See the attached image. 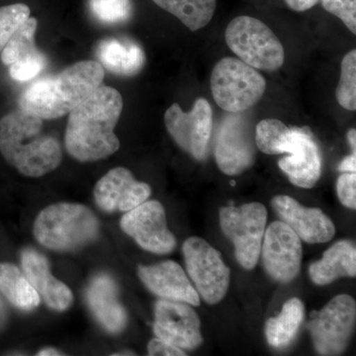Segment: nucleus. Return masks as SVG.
I'll use <instances>...</instances> for the list:
<instances>
[{
    "instance_id": "1",
    "label": "nucleus",
    "mask_w": 356,
    "mask_h": 356,
    "mask_svg": "<svg viewBox=\"0 0 356 356\" xmlns=\"http://www.w3.org/2000/svg\"><path fill=\"white\" fill-rule=\"evenodd\" d=\"M123 110L119 91L100 86L69 114L65 134L67 153L81 163L100 161L120 147L114 130Z\"/></svg>"
},
{
    "instance_id": "2",
    "label": "nucleus",
    "mask_w": 356,
    "mask_h": 356,
    "mask_svg": "<svg viewBox=\"0 0 356 356\" xmlns=\"http://www.w3.org/2000/svg\"><path fill=\"white\" fill-rule=\"evenodd\" d=\"M43 121L21 109L0 119V153L25 177H44L62 163L60 142L44 132Z\"/></svg>"
},
{
    "instance_id": "3",
    "label": "nucleus",
    "mask_w": 356,
    "mask_h": 356,
    "mask_svg": "<svg viewBox=\"0 0 356 356\" xmlns=\"http://www.w3.org/2000/svg\"><path fill=\"white\" fill-rule=\"evenodd\" d=\"M104 76V67L99 63H76L30 84L20 96L19 109L43 120L60 118L102 86Z\"/></svg>"
},
{
    "instance_id": "4",
    "label": "nucleus",
    "mask_w": 356,
    "mask_h": 356,
    "mask_svg": "<svg viewBox=\"0 0 356 356\" xmlns=\"http://www.w3.org/2000/svg\"><path fill=\"white\" fill-rule=\"evenodd\" d=\"M97 217L86 206L57 203L39 213L33 234L40 245L57 252H70L95 242L99 235Z\"/></svg>"
},
{
    "instance_id": "5",
    "label": "nucleus",
    "mask_w": 356,
    "mask_h": 356,
    "mask_svg": "<svg viewBox=\"0 0 356 356\" xmlns=\"http://www.w3.org/2000/svg\"><path fill=\"white\" fill-rule=\"evenodd\" d=\"M266 89L264 77L240 58H222L211 74L215 102L229 113H242L252 108L261 99Z\"/></svg>"
},
{
    "instance_id": "6",
    "label": "nucleus",
    "mask_w": 356,
    "mask_h": 356,
    "mask_svg": "<svg viewBox=\"0 0 356 356\" xmlns=\"http://www.w3.org/2000/svg\"><path fill=\"white\" fill-rule=\"evenodd\" d=\"M229 49L254 69L274 72L284 63V48L268 26L250 16H238L225 32Z\"/></svg>"
},
{
    "instance_id": "7",
    "label": "nucleus",
    "mask_w": 356,
    "mask_h": 356,
    "mask_svg": "<svg viewBox=\"0 0 356 356\" xmlns=\"http://www.w3.org/2000/svg\"><path fill=\"white\" fill-rule=\"evenodd\" d=\"M266 221V209L261 203L229 206L220 210L222 233L235 245L236 261L247 270L254 268L259 261Z\"/></svg>"
},
{
    "instance_id": "8",
    "label": "nucleus",
    "mask_w": 356,
    "mask_h": 356,
    "mask_svg": "<svg viewBox=\"0 0 356 356\" xmlns=\"http://www.w3.org/2000/svg\"><path fill=\"white\" fill-rule=\"evenodd\" d=\"M182 252L187 273L199 296L210 305L219 303L226 296L231 276L220 252L197 236L187 238Z\"/></svg>"
},
{
    "instance_id": "9",
    "label": "nucleus",
    "mask_w": 356,
    "mask_h": 356,
    "mask_svg": "<svg viewBox=\"0 0 356 356\" xmlns=\"http://www.w3.org/2000/svg\"><path fill=\"white\" fill-rule=\"evenodd\" d=\"M355 318V300L346 294L334 297L314 314L307 327L316 350L321 355H341L350 343Z\"/></svg>"
},
{
    "instance_id": "10",
    "label": "nucleus",
    "mask_w": 356,
    "mask_h": 356,
    "mask_svg": "<svg viewBox=\"0 0 356 356\" xmlns=\"http://www.w3.org/2000/svg\"><path fill=\"white\" fill-rule=\"evenodd\" d=\"M165 123L178 146L198 161L206 158L213 128V112L207 100L199 98L189 112L175 103L166 110Z\"/></svg>"
},
{
    "instance_id": "11",
    "label": "nucleus",
    "mask_w": 356,
    "mask_h": 356,
    "mask_svg": "<svg viewBox=\"0 0 356 356\" xmlns=\"http://www.w3.org/2000/svg\"><path fill=\"white\" fill-rule=\"evenodd\" d=\"M121 229L140 248L156 254H170L177 238L168 228L165 211L159 201H145L122 217Z\"/></svg>"
},
{
    "instance_id": "12",
    "label": "nucleus",
    "mask_w": 356,
    "mask_h": 356,
    "mask_svg": "<svg viewBox=\"0 0 356 356\" xmlns=\"http://www.w3.org/2000/svg\"><path fill=\"white\" fill-rule=\"evenodd\" d=\"M261 252L264 268L274 280L288 283L298 275L303 254L301 240L284 222H274L264 232Z\"/></svg>"
},
{
    "instance_id": "13",
    "label": "nucleus",
    "mask_w": 356,
    "mask_h": 356,
    "mask_svg": "<svg viewBox=\"0 0 356 356\" xmlns=\"http://www.w3.org/2000/svg\"><path fill=\"white\" fill-rule=\"evenodd\" d=\"M154 332L156 337L180 350H194L202 343L200 318L186 303L161 299L154 307Z\"/></svg>"
},
{
    "instance_id": "14",
    "label": "nucleus",
    "mask_w": 356,
    "mask_h": 356,
    "mask_svg": "<svg viewBox=\"0 0 356 356\" xmlns=\"http://www.w3.org/2000/svg\"><path fill=\"white\" fill-rule=\"evenodd\" d=\"M254 142L242 117H227L220 127L215 147V159L220 170L232 177L248 170L255 161Z\"/></svg>"
},
{
    "instance_id": "15",
    "label": "nucleus",
    "mask_w": 356,
    "mask_h": 356,
    "mask_svg": "<svg viewBox=\"0 0 356 356\" xmlns=\"http://www.w3.org/2000/svg\"><path fill=\"white\" fill-rule=\"evenodd\" d=\"M149 184L138 181L125 168H115L100 178L95 187L96 205L105 212H128L151 195Z\"/></svg>"
},
{
    "instance_id": "16",
    "label": "nucleus",
    "mask_w": 356,
    "mask_h": 356,
    "mask_svg": "<svg viewBox=\"0 0 356 356\" xmlns=\"http://www.w3.org/2000/svg\"><path fill=\"white\" fill-rule=\"evenodd\" d=\"M289 154L280 161V168L295 186L312 188L320 179L322 159L308 129H291L286 147Z\"/></svg>"
},
{
    "instance_id": "17",
    "label": "nucleus",
    "mask_w": 356,
    "mask_h": 356,
    "mask_svg": "<svg viewBox=\"0 0 356 356\" xmlns=\"http://www.w3.org/2000/svg\"><path fill=\"white\" fill-rule=\"evenodd\" d=\"M273 207L281 221L288 225L303 242L327 243L336 234L334 222L322 210L304 207L290 196H275Z\"/></svg>"
},
{
    "instance_id": "18",
    "label": "nucleus",
    "mask_w": 356,
    "mask_h": 356,
    "mask_svg": "<svg viewBox=\"0 0 356 356\" xmlns=\"http://www.w3.org/2000/svg\"><path fill=\"white\" fill-rule=\"evenodd\" d=\"M138 274L147 289L161 299L200 305V296L182 267L166 261L149 266H140Z\"/></svg>"
},
{
    "instance_id": "19",
    "label": "nucleus",
    "mask_w": 356,
    "mask_h": 356,
    "mask_svg": "<svg viewBox=\"0 0 356 356\" xmlns=\"http://www.w3.org/2000/svg\"><path fill=\"white\" fill-rule=\"evenodd\" d=\"M21 264L26 277L51 310L64 312L72 306L74 295L65 283L54 277L43 254L26 248L21 254Z\"/></svg>"
},
{
    "instance_id": "20",
    "label": "nucleus",
    "mask_w": 356,
    "mask_h": 356,
    "mask_svg": "<svg viewBox=\"0 0 356 356\" xmlns=\"http://www.w3.org/2000/svg\"><path fill=\"white\" fill-rule=\"evenodd\" d=\"M91 313L99 324L111 334H120L127 325L128 316L118 298V288L111 276L100 273L95 276L86 290Z\"/></svg>"
},
{
    "instance_id": "21",
    "label": "nucleus",
    "mask_w": 356,
    "mask_h": 356,
    "mask_svg": "<svg viewBox=\"0 0 356 356\" xmlns=\"http://www.w3.org/2000/svg\"><path fill=\"white\" fill-rule=\"evenodd\" d=\"M99 64L122 76H132L144 67L146 55L140 44L130 40L110 38L98 44Z\"/></svg>"
},
{
    "instance_id": "22",
    "label": "nucleus",
    "mask_w": 356,
    "mask_h": 356,
    "mask_svg": "<svg viewBox=\"0 0 356 356\" xmlns=\"http://www.w3.org/2000/svg\"><path fill=\"white\" fill-rule=\"evenodd\" d=\"M311 280L324 286L341 277H355L356 250L350 241H339L330 248L323 259L311 264Z\"/></svg>"
},
{
    "instance_id": "23",
    "label": "nucleus",
    "mask_w": 356,
    "mask_h": 356,
    "mask_svg": "<svg viewBox=\"0 0 356 356\" xmlns=\"http://www.w3.org/2000/svg\"><path fill=\"white\" fill-rule=\"evenodd\" d=\"M0 292L16 308L31 311L39 306L41 298L24 273L13 264L0 262Z\"/></svg>"
},
{
    "instance_id": "24",
    "label": "nucleus",
    "mask_w": 356,
    "mask_h": 356,
    "mask_svg": "<svg viewBox=\"0 0 356 356\" xmlns=\"http://www.w3.org/2000/svg\"><path fill=\"white\" fill-rule=\"evenodd\" d=\"M304 304L298 298L288 300L277 317L268 318L266 339L273 348H284L296 337L304 320Z\"/></svg>"
},
{
    "instance_id": "25",
    "label": "nucleus",
    "mask_w": 356,
    "mask_h": 356,
    "mask_svg": "<svg viewBox=\"0 0 356 356\" xmlns=\"http://www.w3.org/2000/svg\"><path fill=\"white\" fill-rule=\"evenodd\" d=\"M156 6L172 14L189 30L197 31L209 24L216 11L217 0H153Z\"/></svg>"
},
{
    "instance_id": "26",
    "label": "nucleus",
    "mask_w": 356,
    "mask_h": 356,
    "mask_svg": "<svg viewBox=\"0 0 356 356\" xmlns=\"http://www.w3.org/2000/svg\"><path fill=\"white\" fill-rule=\"evenodd\" d=\"M38 21L36 18L29 17L21 25L8 43L0 53V60L6 65H11L19 60H27L42 55V51L35 43Z\"/></svg>"
},
{
    "instance_id": "27",
    "label": "nucleus",
    "mask_w": 356,
    "mask_h": 356,
    "mask_svg": "<svg viewBox=\"0 0 356 356\" xmlns=\"http://www.w3.org/2000/svg\"><path fill=\"white\" fill-rule=\"evenodd\" d=\"M291 129L277 119H266L255 129V145L266 154H286Z\"/></svg>"
},
{
    "instance_id": "28",
    "label": "nucleus",
    "mask_w": 356,
    "mask_h": 356,
    "mask_svg": "<svg viewBox=\"0 0 356 356\" xmlns=\"http://www.w3.org/2000/svg\"><path fill=\"white\" fill-rule=\"evenodd\" d=\"M337 102L344 109H356V51L346 54L341 62V79L336 90Z\"/></svg>"
},
{
    "instance_id": "29",
    "label": "nucleus",
    "mask_w": 356,
    "mask_h": 356,
    "mask_svg": "<svg viewBox=\"0 0 356 356\" xmlns=\"http://www.w3.org/2000/svg\"><path fill=\"white\" fill-rule=\"evenodd\" d=\"M89 10L104 24H119L132 15L131 0H88Z\"/></svg>"
},
{
    "instance_id": "30",
    "label": "nucleus",
    "mask_w": 356,
    "mask_h": 356,
    "mask_svg": "<svg viewBox=\"0 0 356 356\" xmlns=\"http://www.w3.org/2000/svg\"><path fill=\"white\" fill-rule=\"evenodd\" d=\"M29 6L24 3L0 7V53L21 25L30 17Z\"/></svg>"
},
{
    "instance_id": "31",
    "label": "nucleus",
    "mask_w": 356,
    "mask_h": 356,
    "mask_svg": "<svg viewBox=\"0 0 356 356\" xmlns=\"http://www.w3.org/2000/svg\"><path fill=\"white\" fill-rule=\"evenodd\" d=\"M47 65L44 54L37 57L19 60L9 65V74L14 81L19 83L31 81L43 72Z\"/></svg>"
},
{
    "instance_id": "32",
    "label": "nucleus",
    "mask_w": 356,
    "mask_h": 356,
    "mask_svg": "<svg viewBox=\"0 0 356 356\" xmlns=\"http://www.w3.org/2000/svg\"><path fill=\"white\" fill-rule=\"evenodd\" d=\"M323 7L343 21L353 34L356 33V0H321Z\"/></svg>"
},
{
    "instance_id": "33",
    "label": "nucleus",
    "mask_w": 356,
    "mask_h": 356,
    "mask_svg": "<svg viewBox=\"0 0 356 356\" xmlns=\"http://www.w3.org/2000/svg\"><path fill=\"white\" fill-rule=\"evenodd\" d=\"M337 195L339 200L346 207L350 209L356 208V175L355 173H344L337 179Z\"/></svg>"
},
{
    "instance_id": "34",
    "label": "nucleus",
    "mask_w": 356,
    "mask_h": 356,
    "mask_svg": "<svg viewBox=\"0 0 356 356\" xmlns=\"http://www.w3.org/2000/svg\"><path fill=\"white\" fill-rule=\"evenodd\" d=\"M147 351H149V355L151 356H184L186 353L184 350H180L173 344L168 343V341H163V339H152L147 344Z\"/></svg>"
},
{
    "instance_id": "35",
    "label": "nucleus",
    "mask_w": 356,
    "mask_h": 356,
    "mask_svg": "<svg viewBox=\"0 0 356 356\" xmlns=\"http://www.w3.org/2000/svg\"><path fill=\"white\" fill-rule=\"evenodd\" d=\"M284 1L292 10L302 13L315 6L321 0H284Z\"/></svg>"
},
{
    "instance_id": "36",
    "label": "nucleus",
    "mask_w": 356,
    "mask_h": 356,
    "mask_svg": "<svg viewBox=\"0 0 356 356\" xmlns=\"http://www.w3.org/2000/svg\"><path fill=\"white\" fill-rule=\"evenodd\" d=\"M339 172L355 173L356 172V153L346 156V159L341 161V165L339 166Z\"/></svg>"
},
{
    "instance_id": "37",
    "label": "nucleus",
    "mask_w": 356,
    "mask_h": 356,
    "mask_svg": "<svg viewBox=\"0 0 356 356\" xmlns=\"http://www.w3.org/2000/svg\"><path fill=\"white\" fill-rule=\"evenodd\" d=\"M7 321L6 307L4 305L3 301L0 298V330L4 327Z\"/></svg>"
},
{
    "instance_id": "38",
    "label": "nucleus",
    "mask_w": 356,
    "mask_h": 356,
    "mask_svg": "<svg viewBox=\"0 0 356 356\" xmlns=\"http://www.w3.org/2000/svg\"><path fill=\"white\" fill-rule=\"evenodd\" d=\"M39 356H57V355H64L63 353H60V351L55 350V348H44V350H42L39 351Z\"/></svg>"
},
{
    "instance_id": "39",
    "label": "nucleus",
    "mask_w": 356,
    "mask_h": 356,
    "mask_svg": "<svg viewBox=\"0 0 356 356\" xmlns=\"http://www.w3.org/2000/svg\"><path fill=\"white\" fill-rule=\"evenodd\" d=\"M348 142H350V147H353V153L356 151V131L355 129H350V132L348 134Z\"/></svg>"
},
{
    "instance_id": "40",
    "label": "nucleus",
    "mask_w": 356,
    "mask_h": 356,
    "mask_svg": "<svg viewBox=\"0 0 356 356\" xmlns=\"http://www.w3.org/2000/svg\"><path fill=\"white\" fill-rule=\"evenodd\" d=\"M231 184H232V185H235V184H236V182H235V181H231Z\"/></svg>"
}]
</instances>
